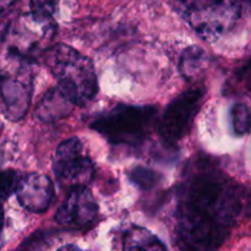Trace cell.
<instances>
[{
    "mask_svg": "<svg viewBox=\"0 0 251 251\" xmlns=\"http://www.w3.org/2000/svg\"><path fill=\"white\" fill-rule=\"evenodd\" d=\"M47 65L58 81V88L74 105H85L98 90L93 63L73 47L59 43L47 50Z\"/></svg>",
    "mask_w": 251,
    "mask_h": 251,
    "instance_id": "6da1fadb",
    "label": "cell"
},
{
    "mask_svg": "<svg viewBox=\"0 0 251 251\" xmlns=\"http://www.w3.org/2000/svg\"><path fill=\"white\" fill-rule=\"evenodd\" d=\"M251 11V0H191L180 11L203 39H216Z\"/></svg>",
    "mask_w": 251,
    "mask_h": 251,
    "instance_id": "7a4b0ae2",
    "label": "cell"
},
{
    "mask_svg": "<svg viewBox=\"0 0 251 251\" xmlns=\"http://www.w3.org/2000/svg\"><path fill=\"white\" fill-rule=\"evenodd\" d=\"M157 110L142 105H119L97 118L92 127L113 144H135L144 139Z\"/></svg>",
    "mask_w": 251,
    "mask_h": 251,
    "instance_id": "3957f363",
    "label": "cell"
},
{
    "mask_svg": "<svg viewBox=\"0 0 251 251\" xmlns=\"http://www.w3.org/2000/svg\"><path fill=\"white\" fill-rule=\"evenodd\" d=\"M190 211L200 217L226 225L239 210L237 194L230 186L215 178H201L191 185Z\"/></svg>",
    "mask_w": 251,
    "mask_h": 251,
    "instance_id": "277c9868",
    "label": "cell"
},
{
    "mask_svg": "<svg viewBox=\"0 0 251 251\" xmlns=\"http://www.w3.org/2000/svg\"><path fill=\"white\" fill-rule=\"evenodd\" d=\"M27 59L9 54L10 68L0 75V97L4 112L11 120H20L31 103L32 82Z\"/></svg>",
    "mask_w": 251,
    "mask_h": 251,
    "instance_id": "5b68a950",
    "label": "cell"
},
{
    "mask_svg": "<svg viewBox=\"0 0 251 251\" xmlns=\"http://www.w3.org/2000/svg\"><path fill=\"white\" fill-rule=\"evenodd\" d=\"M53 171L58 183L63 188H86L92 180L95 167L83 151L77 137H70L61 142L53 159Z\"/></svg>",
    "mask_w": 251,
    "mask_h": 251,
    "instance_id": "8992f818",
    "label": "cell"
},
{
    "mask_svg": "<svg viewBox=\"0 0 251 251\" xmlns=\"http://www.w3.org/2000/svg\"><path fill=\"white\" fill-rule=\"evenodd\" d=\"M203 91L190 90L169 104L159 122V134L169 144H176L190 130L202 104Z\"/></svg>",
    "mask_w": 251,
    "mask_h": 251,
    "instance_id": "52a82bcc",
    "label": "cell"
},
{
    "mask_svg": "<svg viewBox=\"0 0 251 251\" xmlns=\"http://www.w3.org/2000/svg\"><path fill=\"white\" fill-rule=\"evenodd\" d=\"M55 32L54 24H44L32 19L29 15L22 17L10 34L9 54L28 60L32 55L46 49L47 43Z\"/></svg>",
    "mask_w": 251,
    "mask_h": 251,
    "instance_id": "ba28073f",
    "label": "cell"
},
{
    "mask_svg": "<svg viewBox=\"0 0 251 251\" xmlns=\"http://www.w3.org/2000/svg\"><path fill=\"white\" fill-rule=\"evenodd\" d=\"M97 215L98 206L91 191L87 188H77L69 193L56 212L55 220L66 227L83 229L95 222Z\"/></svg>",
    "mask_w": 251,
    "mask_h": 251,
    "instance_id": "9c48e42d",
    "label": "cell"
},
{
    "mask_svg": "<svg viewBox=\"0 0 251 251\" xmlns=\"http://www.w3.org/2000/svg\"><path fill=\"white\" fill-rule=\"evenodd\" d=\"M16 196L22 207L33 213L48 210L54 198V185L47 176L32 173L22 176L16 189Z\"/></svg>",
    "mask_w": 251,
    "mask_h": 251,
    "instance_id": "30bf717a",
    "label": "cell"
},
{
    "mask_svg": "<svg viewBox=\"0 0 251 251\" xmlns=\"http://www.w3.org/2000/svg\"><path fill=\"white\" fill-rule=\"evenodd\" d=\"M71 100L58 87L50 90L37 108V117L43 122H54L66 117L73 109Z\"/></svg>",
    "mask_w": 251,
    "mask_h": 251,
    "instance_id": "8fae6325",
    "label": "cell"
},
{
    "mask_svg": "<svg viewBox=\"0 0 251 251\" xmlns=\"http://www.w3.org/2000/svg\"><path fill=\"white\" fill-rule=\"evenodd\" d=\"M123 251H167V248L146 228L131 227L124 237Z\"/></svg>",
    "mask_w": 251,
    "mask_h": 251,
    "instance_id": "7c38bea8",
    "label": "cell"
},
{
    "mask_svg": "<svg viewBox=\"0 0 251 251\" xmlns=\"http://www.w3.org/2000/svg\"><path fill=\"white\" fill-rule=\"evenodd\" d=\"M206 63V54L199 47H190L183 53L180 59L181 74L186 80H194L201 71Z\"/></svg>",
    "mask_w": 251,
    "mask_h": 251,
    "instance_id": "4fadbf2b",
    "label": "cell"
},
{
    "mask_svg": "<svg viewBox=\"0 0 251 251\" xmlns=\"http://www.w3.org/2000/svg\"><path fill=\"white\" fill-rule=\"evenodd\" d=\"M59 0H29V16L44 24H54Z\"/></svg>",
    "mask_w": 251,
    "mask_h": 251,
    "instance_id": "5bb4252c",
    "label": "cell"
},
{
    "mask_svg": "<svg viewBox=\"0 0 251 251\" xmlns=\"http://www.w3.org/2000/svg\"><path fill=\"white\" fill-rule=\"evenodd\" d=\"M232 125L237 135H245L251 131V108L244 103H237L233 105Z\"/></svg>",
    "mask_w": 251,
    "mask_h": 251,
    "instance_id": "9a60e30c",
    "label": "cell"
},
{
    "mask_svg": "<svg viewBox=\"0 0 251 251\" xmlns=\"http://www.w3.org/2000/svg\"><path fill=\"white\" fill-rule=\"evenodd\" d=\"M21 178L22 176L12 169L0 172V200H5L12 193H16Z\"/></svg>",
    "mask_w": 251,
    "mask_h": 251,
    "instance_id": "2e32d148",
    "label": "cell"
},
{
    "mask_svg": "<svg viewBox=\"0 0 251 251\" xmlns=\"http://www.w3.org/2000/svg\"><path fill=\"white\" fill-rule=\"evenodd\" d=\"M132 180L135 181L139 185L147 188V186H151L152 184H154L156 181V176H154V172L149 171L146 168H137L132 172L131 176Z\"/></svg>",
    "mask_w": 251,
    "mask_h": 251,
    "instance_id": "e0dca14e",
    "label": "cell"
},
{
    "mask_svg": "<svg viewBox=\"0 0 251 251\" xmlns=\"http://www.w3.org/2000/svg\"><path fill=\"white\" fill-rule=\"evenodd\" d=\"M235 80L240 87L251 91V60L238 71L235 75Z\"/></svg>",
    "mask_w": 251,
    "mask_h": 251,
    "instance_id": "ac0fdd59",
    "label": "cell"
},
{
    "mask_svg": "<svg viewBox=\"0 0 251 251\" xmlns=\"http://www.w3.org/2000/svg\"><path fill=\"white\" fill-rule=\"evenodd\" d=\"M16 1L17 0H0V15L9 11V10L16 4Z\"/></svg>",
    "mask_w": 251,
    "mask_h": 251,
    "instance_id": "d6986e66",
    "label": "cell"
},
{
    "mask_svg": "<svg viewBox=\"0 0 251 251\" xmlns=\"http://www.w3.org/2000/svg\"><path fill=\"white\" fill-rule=\"evenodd\" d=\"M169 1H171L172 4H173L174 9H176V11H178L179 14H180L181 10H183L184 7H185L186 5H188L189 2L191 1V0H169Z\"/></svg>",
    "mask_w": 251,
    "mask_h": 251,
    "instance_id": "ffe728a7",
    "label": "cell"
},
{
    "mask_svg": "<svg viewBox=\"0 0 251 251\" xmlns=\"http://www.w3.org/2000/svg\"><path fill=\"white\" fill-rule=\"evenodd\" d=\"M2 227H4V208L0 205V247H1V233Z\"/></svg>",
    "mask_w": 251,
    "mask_h": 251,
    "instance_id": "44dd1931",
    "label": "cell"
},
{
    "mask_svg": "<svg viewBox=\"0 0 251 251\" xmlns=\"http://www.w3.org/2000/svg\"><path fill=\"white\" fill-rule=\"evenodd\" d=\"M55 251H81V250L78 249L77 247H75V245H65V247L59 248V249Z\"/></svg>",
    "mask_w": 251,
    "mask_h": 251,
    "instance_id": "7402d4cb",
    "label": "cell"
},
{
    "mask_svg": "<svg viewBox=\"0 0 251 251\" xmlns=\"http://www.w3.org/2000/svg\"><path fill=\"white\" fill-rule=\"evenodd\" d=\"M6 31H7V29L5 28V25L0 22V43H1L2 39H4L5 34H6Z\"/></svg>",
    "mask_w": 251,
    "mask_h": 251,
    "instance_id": "603a6c76",
    "label": "cell"
}]
</instances>
